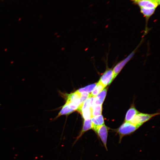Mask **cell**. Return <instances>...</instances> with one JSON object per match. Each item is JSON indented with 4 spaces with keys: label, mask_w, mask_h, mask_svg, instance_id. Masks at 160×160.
Listing matches in <instances>:
<instances>
[{
    "label": "cell",
    "mask_w": 160,
    "mask_h": 160,
    "mask_svg": "<svg viewBox=\"0 0 160 160\" xmlns=\"http://www.w3.org/2000/svg\"><path fill=\"white\" fill-rule=\"evenodd\" d=\"M140 126L139 125L132 124L129 122H125L123 123L116 130V132L119 135V143L121 142L124 136L132 134Z\"/></svg>",
    "instance_id": "cell-1"
},
{
    "label": "cell",
    "mask_w": 160,
    "mask_h": 160,
    "mask_svg": "<svg viewBox=\"0 0 160 160\" xmlns=\"http://www.w3.org/2000/svg\"><path fill=\"white\" fill-rule=\"evenodd\" d=\"M79 103L80 98L68 103H66L58 113L57 117L63 115L69 114L74 111L77 110Z\"/></svg>",
    "instance_id": "cell-2"
},
{
    "label": "cell",
    "mask_w": 160,
    "mask_h": 160,
    "mask_svg": "<svg viewBox=\"0 0 160 160\" xmlns=\"http://www.w3.org/2000/svg\"><path fill=\"white\" fill-rule=\"evenodd\" d=\"M97 135L107 151V141L109 128L104 124L97 127L93 129Z\"/></svg>",
    "instance_id": "cell-3"
},
{
    "label": "cell",
    "mask_w": 160,
    "mask_h": 160,
    "mask_svg": "<svg viewBox=\"0 0 160 160\" xmlns=\"http://www.w3.org/2000/svg\"><path fill=\"white\" fill-rule=\"evenodd\" d=\"M159 114L156 113L149 114L139 113L134 116L129 122L135 125L141 126L144 122Z\"/></svg>",
    "instance_id": "cell-4"
},
{
    "label": "cell",
    "mask_w": 160,
    "mask_h": 160,
    "mask_svg": "<svg viewBox=\"0 0 160 160\" xmlns=\"http://www.w3.org/2000/svg\"><path fill=\"white\" fill-rule=\"evenodd\" d=\"M114 79L112 69L107 68L101 76L98 82L105 87L110 84Z\"/></svg>",
    "instance_id": "cell-5"
},
{
    "label": "cell",
    "mask_w": 160,
    "mask_h": 160,
    "mask_svg": "<svg viewBox=\"0 0 160 160\" xmlns=\"http://www.w3.org/2000/svg\"><path fill=\"white\" fill-rule=\"evenodd\" d=\"M136 50L137 48L135 49L126 57L114 66L112 69L114 73V78L116 77L124 66L133 57Z\"/></svg>",
    "instance_id": "cell-6"
},
{
    "label": "cell",
    "mask_w": 160,
    "mask_h": 160,
    "mask_svg": "<svg viewBox=\"0 0 160 160\" xmlns=\"http://www.w3.org/2000/svg\"><path fill=\"white\" fill-rule=\"evenodd\" d=\"M133 3L140 7L156 8L160 4V0H131Z\"/></svg>",
    "instance_id": "cell-7"
},
{
    "label": "cell",
    "mask_w": 160,
    "mask_h": 160,
    "mask_svg": "<svg viewBox=\"0 0 160 160\" xmlns=\"http://www.w3.org/2000/svg\"><path fill=\"white\" fill-rule=\"evenodd\" d=\"M156 8H151L140 7V12L145 19L146 25L144 35L146 34L148 32V23L149 18L154 14Z\"/></svg>",
    "instance_id": "cell-8"
},
{
    "label": "cell",
    "mask_w": 160,
    "mask_h": 160,
    "mask_svg": "<svg viewBox=\"0 0 160 160\" xmlns=\"http://www.w3.org/2000/svg\"><path fill=\"white\" fill-rule=\"evenodd\" d=\"M92 123L91 119H84L82 129L73 143V145L77 142L85 132L92 129Z\"/></svg>",
    "instance_id": "cell-9"
},
{
    "label": "cell",
    "mask_w": 160,
    "mask_h": 160,
    "mask_svg": "<svg viewBox=\"0 0 160 160\" xmlns=\"http://www.w3.org/2000/svg\"><path fill=\"white\" fill-rule=\"evenodd\" d=\"M108 88L104 89L94 97L93 105H102L106 97Z\"/></svg>",
    "instance_id": "cell-10"
},
{
    "label": "cell",
    "mask_w": 160,
    "mask_h": 160,
    "mask_svg": "<svg viewBox=\"0 0 160 160\" xmlns=\"http://www.w3.org/2000/svg\"><path fill=\"white\" fill-rule=\"evenodd\" d=\"M91 120L92 123V129L97 127L103 125L104 124V118L101 114L92 117Z\"/></svg>",
    "instance_id": "cell-11"
},
{
    "label": "cell",
    "mask_w": 160,
    "mask_h": 160,
    "mask_svg": "<svg viewBox=\"0 0 160 160\" xmlns=\"http://www.w3.org/2000/svg\"><path fill=\"white\" fill-rule=\"evenodd\" d=\"M139 112L136 109L134 106H132L128 110L126 115L125 122L129 121L133 117Z\"/></svg>",
    "instance_id": "cell-12"
},
{
    "label": "cell",
    "mask_w": 160,
    "mask_h": 160,
    "mask_svg": "<svg viewBox=\"0 0 160 160\" xmlns=\"http://www.w3.org/2000/svg\"><path fill=\"white\" fill-rule=\"evenodd\" d=\"M102 105H93L92 107V117L101 114Z\"/></svg>",
    "instance_id": "cell-13"
},
{
    "label": "cell",
    "mask_w": 160,
    "mask_h": 160,
    "mask_svg": "<svg viewBox=\"0 0 160 160\" xmlns=\"http://www.w3.org/2000/svg\"><path fill=\"white\" fill-rule=\"evenodd\" d=\"M105 87L99 82L97 83L96 85L90 94L91 96L95 97Z\"/></svg>",
    "instance_id": "cell-14"
},
{
    "label": "cell",
    "mask_w": 160,
    "mask_h": 160,
    "mask_svg": "<svg viewBox=\"0 0 160 160\" xmlns=\"http://www.w3.org/2000/svg\"><path fill=\"white\" fill-rule=\"evenodd\" d=\"M96 84L97 83L91 84L84 87L81 88L77 91L80 93L83 92H90L93 91Z\"/></svg>",
    "instance_id": "cell-15"
},
{
    "label": "cell",
    "mask_w": 160,
    "mask_h": 160,
    "mask_svg": "<svg viewBox=\"0 0 160 160\" xmlns=\"http://www.w3.org/2000/svg\"><path fill=\"white\" fill-rule=\"evenodd\" d=\"M90 96H91L90 94L88 92H83L80 93V103L78 108L77 109V111L81 108L84 101Z\"/></svg>",
    "instance_id": "cell-16"
},
{
    "label": "cell",
    "mask_w": 160,
    "mask_h": 160,
    "mask_svg": "<svg viewBox=\"0 0 160 160\" xmlns=\"http://www.w3.org/2000/svg\"><path fill=\"white\" fill-rule=\"evenodd\" d=\"M80 93L76 91L68 95L66 103H68L80 98Z\"/></svg>",
    "instance_id": "cell-17"
},
{
    "label": "cell",
    "mask_w": 160,
    "mask_h": 160,
    "mask_svg": "<svg viewBox=\"0 0 160 160\" xmlns=\"http://www.w3.org/2000/svg\"><path fill=\"white\" fill-rule=\"evenodd\" d=\"M82 117L84 119H90L92 116V107L87 108L81 112Z\"/></svg>",
    "instance_id": "cell-18"
}]
</instances>
